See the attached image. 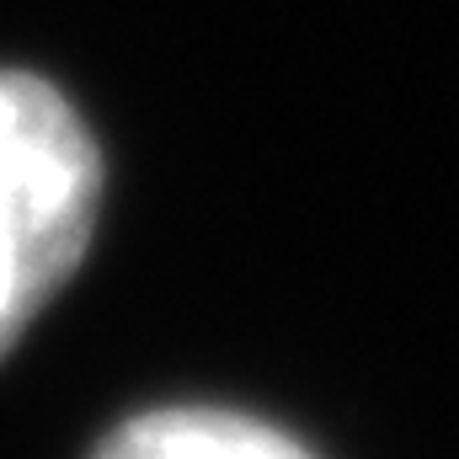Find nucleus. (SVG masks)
Listing matches in <instances>:
<instances>
[{
    "label": "nucleus",
    "instance_id": "nucleus-1",
    "mask_svg": "<svg viewBox=\"0 0 459 459\" xmlns=\"http://www.w3.org/2000/svg\"><path fill=\"white\" fill-rule=\"evenodd\" d=\"M102 160L81 113L38 75L0 70V358L81 267Z\"/></svg>",
    "mask_w": 459,
    "mask_h": 459
},
{
    "label": "nucleus",
    "instance_id": "nucleus-2",
    "mask_svg": "<svg viewBox=\"0 0 459 459\" xmlns=\"http://www.w3.org/2000/svg\"><path fill=\"white\" fill-rule=\"evenodd\" d=\"M91 459H316L273 422L220 406H160L113 428Z\"/></svg>",
    "mask_w": 459,
    "mask_h": 459
}]
</instances>
